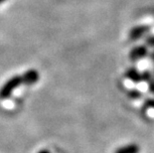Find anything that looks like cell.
<instances>
[{
    "label": "cell",
    "instance_id": "1",
    "mask_svg": "<svg viewBox=\"0 0 154 153\" xmlns=\"http://www.w3.org/2000/svg\"><path fill=\"white\" fill-rule=\"evenodd\" d=\"M22 76H14L9 79L7 82L2 86L0 89V99H5L10 96V94L14 92L17 87L22 84Z\"/></svg>",
    "mask_w": 154,
    "mask_h": 153
},
{
    "label": "cell",
    "instance_id": "2",
    "mask_svg": "<svg viewBox=\"0 0 154 153\" xmlns=\"http://www.w3.org/2000/svg\"><path fill=\"white\" fill-rule=\"evenodd\" d=\"M39 78H40V76H39V73L36 70H28L22 75V83L26 86H32V84L38 82Z\"/></svg>",
    "mask_w": 154,
    "mask_h": 153
},
{
    "label": "cell",
    "instance_id": "3",
    "mask_svg": "<svg viewBox=\"0 0 154 153\" xmlns=\"http://www.w3.org/2000/svg\"><path fill=\"white\" fill-rule=\"evenodd\" d=\"M140 147L136 143H130V144L121 146V147L117 148L114 153H139Z\"/></svg>",
    "mask_w": 154,
    "mask_h": 153
},
{
    "label": "cell",
    "instance_id": "4",
    "mask_svg": "<svg viewBox=\"0 0 154 153\" xmlns=\"http://www.w3.org/2000/svg\"><path fill=\"white\" fill-rule=\"evenodd\" d=\"M145 55H146V48L137 47V48H134L133 50L130 52L129 57H130V59H131V60L135 61V60L141 59V58H143Z\"/></svg>",
    "mask_w": 154,
    "mask_h": 153
},
{
    "label": "cell",
    "instance_id": "5",
    "mask_svg": "<svg viewBox=\"0 0 154 153\" xmlns=\"http://www.w3.org/2000/svg\"><path fill=\"white\" fill-rule=\"evenodd\" d=\"M125 76L127 79L132 81L133 83H139V82H141V80H142V76L135 69H129L125 73Z\"/></svg>",
    "mask_w": 154,
    "mask_h": 153
},
{
    "label": "cell",
    "instance_id": "6",
    "mask_svg": "<svg viewBox=\"0 0 154 153\" xmlns=\"http://www.w3.org/2000/svg\"><path fill=\"white\" fill-rule=\"evenodd\" d=\"M144 31H145V29L142 28V27H138V28L133 29V30L130 32V38H131V39H137V38H139L140 36L143 35Z\"/></svg>",
    "mask_w": 154,
    "mask_h": 153
},
{
    "label": "cell",
    "instance_id": "7",
    "mask_svg": "<svg viewBox=\"0 0 154 153\" xmlns=\"http://www.w3.org/2000/svg\"><path fill=\"white\" fill-rule=\"evenodd\" d=\"M128 96L130 99H139L140 96H141V93L139 92H137V90H131V92L128 93Z\"/></svg>",
    "mask_w": 154,
    "mask_h": 153
},
{
    "label": "cell",
    "instance_id": "8",
    "mask_svg": "<svg viewBox=\"0 0 154 153\" xmlns=\"http://www.w3.org/2000/svg\"><path fill=\"white\" fill-rule=\"evenodd\" d=\"M148 84H149L150 92L154 93V81H151V80H150L149 82H148Z\"/></svg>",
    "mask_w": 154,
    "mask_h": 153
},
{
    "label": "cell",
    "instance_id": "9",
    "mask_svg": "<svg viewBox=\"0 0 154 153\" xmlns=\"http://www.w3.org/2000/svg\"><path fill=\"white\" fill-rule=\"evenodd\" d=\"M38 153H51V152L47 150V149H42V150H40Z\"/></svg>",
    "mask_w": 154,
    "mask_h": 153
},
{
    "label": "cell",
    "instance_id": "10",
    "mask_svg": "<svg viewBox=\"0 0 154 153\" xmlns=\"http://www.w3.org/2000/svg\"><path fill=\"white\" fill-rule=\"evenodd\" d=\"M4 1H5V0H0V4H2V3L4 2Z\"/></svg>",
    "mask_w": 154,
    "mask_h": 153
}]
</instances>
